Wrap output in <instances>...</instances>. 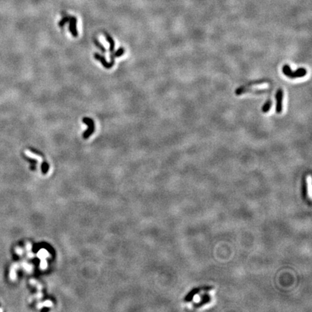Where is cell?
<instances>
[{"label": "cell", "instance_id": "obj_11", "mask_svg": "<svg viewBox=\"0 0 312 312\" xmlns=\"http://www.w3.org/2000/svg\"><path fill=\"white\" fill-rule=\"evenodd\" d=\"M94 43L95 44V45H96V46H98V47L99 48H100V49L101 50V51H102L103 53H105V52L106 51V48H105L104 47H103V46H102V45H101V44H100V43L98 42V41L97 39L94 38Z\"/></svg>", "mask_w": 312, "mask_h": 312}, {"label": "cell", "instance_id": "obj_5", "mask_svg": "<svg viewBox=\"0 0 312 312\" xmlns=\"http://www.w3.org/2000/svg\"><path fill=\"white\" fill-rule=\"evenodd\" d=\"M269 90H250V89H246L243 88V87H239V89H237L236 90V95H240L241 93H264L267 92H269Z\"/></svg>", "mask_w": 312, "mask_h": 312}, {"label": "cell", "instance_id": "obj_10", "mask_svg": "<svg viewBox=\"0 0 312 312\" xmlns=\"http://www.w3.org/2000/svg\"><path fill=\"white\" fill-rule=\"evenodd\" d=\"M69 18H70V16H68V15H66V16L63 17L61 20L59 21V23H58V25H59L60 27H63L64 25L66 24V23H67L68 22H69Z\"/></svg>", "mask_w": 312, "mask_h": 312}, {"label": "cell", "instance_id": "obj_3", "mask_svg": "<svg viewBox=\"0 0 312 312\" xmlns=\"http://www.w3.org/2000/svg\"><path fill=\"white\" fill-rule=\"evenodd\" d=\"M276 99V112L280 114L282 111V99H283V91L281 88H279L277 90L275 94Z\"/></svg>", "mask_w": 312, "mask_h": 312}, {"label": "cell", "instance_id": "obj_4", "mask_svg": "<svg viewBox=\"0 0 312 312\" xmlns=\"http://www.w3.org/2000/svg\"><path fill=\"white\" fill-rule=\"evenodd\" d=\"M69 30L71 34H73L74 37L77 36V18L75 17L70 16L69 22Z\"/></svg>", "mask_w": 312, "mask_h": 312}, {"label": "cell", "instance_id": "obj_7", "mask_svg": "<svg viewBox=\"0 0 312 312\" xmlns=\"http://www.w3.org/2000/svg\"><path fill=\"white\" fill-rule=\"evenodd\" d=\"M105 37H106L107 41H108L109 43V44H110V48H109V51H110L111 53H113V51H114V40H113V38H112V36H110V35H108V34H106V33H105Z\"/></svg>", "mask_w": 312, "mask_h": 312}, {"label": "cell", "instance_id": "obj_8", "mask_svg": "<svg viewBox=\"0 0 312 312\" xmlns=\"http://www.w3.org/2000/svg\"><path fill=\"white\" fill-rule=\"evenodd\" d=\"M272 106V101H271L270 99H268V100L264 103V104L263 105L262 112L263 113H268L269 111L270 110Z\"/></svg>", "mask_w": 312, "mask_h": 312}, {"label": "cell", "instance_id": "obj_1", "mask_svg": "<svg viewBox=\"0 0 312 312\" xmlns=\"http://www.w3.org/2000/svg\"><path fill=\"white\" fill-rule=\"evenodd\" d=\"M282 73L286 77L290 79H296L298 77H303L307 74V71L305 68H298L296 71H292L291 68L288 64H285L282 67Z\"/></svg>", "mask_w": 312, "mask_h": 312}, {"label": "cell", "instance_id": "obj_9", "mask_svg": "<svg viewBox=\"0 0 312 312\" xmlns=\"http://www.w3.org/2000/svg\"><path fill=\"white\" fill-rule=\"evenodd\" d=\"M124 48H120L116 52H115V53H114V54L112 53V54H111V57H110L111 61H112V62H114V58L116 57H118V56L123 55V54H124Z\"/></svg>", "mask_w": 312, "mask_h": 312}, {"label": "cell", "instance_id": "obj_6", "mask_svg": "<svg viewBox=\"0 0 312 312\" xmlns=\"http://www.w3.org/2000/svg\"><path fill=\"white\" fill-rule=\"evenodd\" d=\"M94 56H95V59L101 61V63H102V64L103 65V67H105L106 68H107V69H109V68L112 67V66L114 65V62H111L110 63H108V62L106 61V59H105L104 57H103V56H101L100 54H95Z\"/></svg>", "mask_w": 312, "mask_h": 312}, {"label": "cell", "instance_id": "obj_2", "mask_svg": "<svg viewBox=\"0 0 312 312\" xmlns=\"http://www.w3.org/2000/svg\"><path fill=\"white\" fill-rule=\"evenodd\" d=\"M83 122L84 124H85L86 125L88 126V129H87L86 131L84 132L83 134L84 138H85V139H87L91 134H93V132L95 131V124L93 120L91 119L90 118H88V117H85V118H83Z\"/></svg>", "mask_w": 312, "mask_h": 312}]
</instances>
